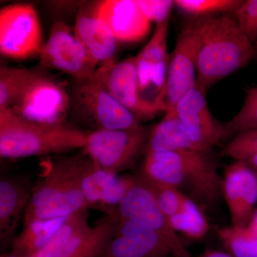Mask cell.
Returning a JSON list of instances; mask_svg holds the SVG:
<instances>
[{"label": "cell", "mask_w": 257, "mask_h": 257, "mask_svg": "<svg viewBox=\"0 0 257 257\" xmlns=\"http://www.w3.org/2000/svg\"><path fill=\"white\" fill-rule=\"evenodd\" d=\"M197 35V84L204 92L230 74L244 68L256 54L234 15L193 20Z\"/></svg>", "instance_id": "1"}, {"label": "cell", "mask_w": 257, "mask_h": 257, "mask_svg": "<svg viewBox=\"0 0 257 257\" xmlns=\"http://www.w3.org/2000/svg\"><path fill=\"white\" fill-rule=\"evenodd\" d=\"M144 178L178 189L202 209L219 204L222 177L209 152L197 150L145 154Z\"/></svg>", "instance_id": "2"}, {"label": "cell", "mask_w": 257, "mask_h": 257, "mask_svg": "<svg viewBox=\"0 0 257 257\" xmlns=\"http://www.w3.org/2000/svg\"><path fill=\"white\" fill-rule=\"evenodd\" d=\"M87 159L82 153L61 159L52 165L47 175L34 187L24 214L25 226L87 211L82 179Z\"/></svg>", "instance_id": "3"}, {"label": "cell", "mask_w": 257, "mask_h": 257, "mask_svg": "<svg viewBox=\"0 0 257 257\" xmlns=\"http://www.w3.org/2000/svg\"><path fill=\"white\" fill-rule=\"evenodd\" d=\"M87 133L69 126H48L0 110V155L20 159L83 149Z\"/></svg>", "instance_id": "4"}, {"label": "cell", "mask_w": 257, "mask_h": 257, "mask_svg": "<svg viewBox=\"0 0 257 257\" xmlns=\"http://www.w3.org/2000/svg\"><path fill=\"white\" fill-rule=\"evenodd\" d=\"M71 96V111L82 124L94 130H126L142 126L141 121L118 101L94 74L77 81Z\"/></svg>", "instance_id": "5"}, {"label": "cell", "mask_w": 257, "mask_h": 257, "mask_svg": "<svg viewBox=\"0 0 257 257\" xmlns=\"http://www.w3.org/2000/svg\"><path fill=\"white\" fill-rule=\"evenodd\" d=\"M7 109L32 122L67 126L71 111L70 94L62 82L39 70L14 104Z\"/></svg>", "instance_id": "6"}, {"label": "cell", "mask_w": 257, "mask_h": 257, "mask_svg": "<svg viewBox=\"0 0 257 257\" xmlns=\"http://www.w3.org/2000/svg\"><path fill=\"white\" fill-rule=\"evenodd\" d=\"M83 153L103 170L117 175L145 152L150 130L142 126L126 130L87 132Z\"/></svg>", "instance_id": "7"}, {"label": "cell", "mask_w": 257, "mask_h": 257, "mask_svg": "<svg viewBox=\"0 0 257 257\" xmlns=\"http://www.w3.org/2000/svg\"><path fill=\"white\" fill-rule=\"evenodd\" d=\"M40 18L35 7L17 3L0 10V52L7 58L26 60L40 55L44 45Z\"/></svg>", "instance_id": "8"}, {"label": "cell", "mask_w": 257, "mask_h": 257, "mask_svg": "<svg viewBox=\"0 0 257 257\" xmlns=\"http://www.w3.org/2000/svg\"><path fill=\"white\" fill-rule=\"evenodd\" d=\"M39 57L42 67L63 72L77 81L94 77L99 68L97 61L79 40L74 28L64 21L54 24Z\"/></svg>", "instance_id": "9"}, {"label": "cell", "mask_w": 257, "mask_h": 257, "mask_svg": "<svg viewBox=\"0 0 257 257\" xmlns=\"http://www.w3.org/2000/svg\"><path fill=\"white\" fill-rule=\"evenodd\" d=\"M119 219L141 223L156 231L170 243L175 257H190L177 233L171 226L168 218L159 207L148 186L140 175L128 191L116 210Z\"/></svg>", "instance_id": "10"}, {"label": "cell", "mask_w": 257, "mask_h": 257, "mask_svg": "<svg viewBox=\"0 0 257 257\" xmlns=\"http://www.w3.org/2000/svg\"><path fill=\"white\" fill-rule=\"evenodd\" d=\"M173 110L198 151L210 152L226 138L224 124L211 114L206 92L197 84L178 101Z\"/></svg>", "instance_id": "11"}, {"label": "cell", "mask_w": 257, "mask_h": 257, "mask_svg": "<svg viewBox=\"0 0 257 257\" xmlns=\"http://www.w3.org/2000/svg\"><path fill=\"white\" fill-rule=\"evenodd\" d=\"M197 40L193 21L182 30L170 55L162 111L169 112L197 85Z\"/></svg>", "instance_id": "12"}, {"label": "cell", "mask_w": 257, "mask_h": 257, "mask_svg": "<svg viewBox=\"0 0 257 257\" xmlns=\"http://www.w3.org/2000/svg\"><path fill=\"white\" fill-rule=\"evenodd\" d=\"M111 94L140 121L153 119L160 106L143 99L135 57L101 65L95 73Z\"/></svg>", "instance_id": "13"}, {"label": "cell", "mask_w": 257, "mask_h": 257, "mask_svg": "<svg viewBox=\"0 0 257 257\" xmlns=\"http://www.w3.org/2000/svg\"><path fill=\"white\" fill-rule=\"evenodd\" d=\"M170 256L175 257L173 248L156 231L138 221L118 217L114 237L99 257Z\"/></svg>", "instance_id": "14"}, {"label": "cell", "mask_w": 257, "mask_h": 257, "mask_svg": "<svg viewBox=\"0 0 257 257\" xmlns=\"http://www.w3.org/2000/svg\"><path fill=\"white\" fill-rule=\"evenodd\" d=\"M221 194L232 226H247L257 203V174L244 164L233 162L224 170Z\"/></svg>", "instance_id": "15"}, {"label": "cell", "mask_w": 257, "mask_h": 257, "mask_svg": "<svg viewBox=\"0 0 257 257\" xmlns=\"http://www.w3.org/2000/svg\"><path fill=\"white\" fill-rule=\"evenodd\" d=\"M135 180V177H121L103 170L88 157L82 179L87 207L96 208L107 215L116 214Z\"/></svg>", "instance_id": "16"}, {"label": "cell", "mask_w": 257, "mask_h": 257, "mask_svg": "<svg viewBox=\"0 0 257 257\" xmlns=\"http://www.w3.org/2000/svg\"><path fill=\"white\" fill-rule=\"evenodd\" d=\"M169 23L170 20L157 25L151 40L135 57L140 91L145 100H146L145 92L151 88L159 99H163L165 96L167 70L170 60V55L167 51Z\"/></svg>", "instance_id": "17"}, {"label": "cell", "mask_w": 257, "mask_h": 257, "mask_svg": "<svg viewBox=\"0 0 257 257\" xmlns=\"http://www.w3.org/2000/svg\"><path fill=\"white\" fill-rule=\"evenodd\" d=\"M99 1L84 2L77 9L74 32L98 63L116 62V41L98 13Z\"/></svg>", "instance_id": "18"}, {"label": "cell", "mask_w": 257, "mask_h": 257, "mask_svg": "<svg viewBox=\"0 0 257 257\" xmlns=\"http://www.w3.org/2000/svg\"><path fill=\"white\" fill-rule=\"evenodd\" d=\"M98 13L117 42L142 41L150 32L151 23L144 14L138 0L99 1Z\"/></svg>", "instance_id": "19"}, {"label": "cell", "mask_w": 257, "mask_h": 257, "mask_svg": "<svg viewBox=\"0 0 257 257\" xmlns=\"http://www.w3.org/2000/svg\"><path fill=\"white\" fill-rule=\"evenodd\" d=\"M32 182L20 176H4L0 180L1 243L13 241L20 217L25 214L34 189Z\"/></svg>", "instance_id": "20"}, {"label": "cell", "mask_w": 257, "mask_h": 257, "mask_svg": "<svg viewBox=\"0 0 257 257\" xmlns=\"http://www.w3.org/2000/svg\"><path fill=\"white\" fill-rule=\"evenodd\" d=\"M117 224V214L106 216L77 235L56 257H99L114 237Z\"/></svg>", "instance_id": "21"}, {"label": "cell", "mask_w": 257, "mask_h": 257, "mask_svg": "<svg viewBox=\"0 0 257 257\" xmlns=\"http://www.w3.org/2000/svg\"><path fill=\"white\" fill-rule=\"evenodd\" d=\"M198 150L191 143L175 111L165 113L163 119L150 130L145 154L150 152Z\"/></svg>", "instance_id": "22"}, {"label": "cell", "mask_w": 257, "mask_h": 257, "mask_svg": "<svg viewBox=\"0 0 257 257\" xmlns=\"http://www.w3.org/2000/svg\"><path fill=\"white\" fill-rule=\"evenodd\" d=\"M66 218L35 221L25 225L12 243V254L18 257H32L36 254L62 226Z\"/></svg>", "instance_id": "23"}, {"label": "cell", "mask_w": 257, "mask_h": 257, "mask_svg": "<svg viewBox=\"0 0 257 257\" xmlns=\"http://www.w3.org/2000/svg\"><path fill=\"white\" fill-rule=\"evenodd\" d=\"M171 226L191 239L199 240L207 235L209 221L202 208L189 197H186L179 212L169 218Z\"/></svg>", "instance_id": "24"}, {"label": "cell", "mask_w": 257, "mask_h": 257, "mask_svg": "<svg viewBox=\"0 0 257 257\" xmlns=\"http://www.w3.org/2000/svg\"><path fill=\"white\" fill-rule=\"evenodd\" d=\"M87 211L67 216L48 242L32 257H56L77 235L89 229Z\"/></svg>", "instance_id": "25"}, {"label": "cell", "mask_w": 257, "mask_h": 257, "mask_svg": "<svg viewBox=\"0 0 257 257\" xmlns=\"http://www.w3.org/2000/svg\"><path fill=\"white\" fill-rule=\"evenodd\" d=\"M38 69L5 67L0 70V110L9 109Z\"/></svg>", "instance_id": "26"}, {"label": "cell", "mask_w": 257, "mask_h": 257, "mask_svg": "<svg viewBox=\"0 0 257 257\" xmlns=\"http://www.w3.org/2000/svg\"><path fill=\"white\" fill-rule=\"evenodd\" d=\"M218 236L228 253L234 257H257V234L248 226L221 228Z\"/></svg>", "instance_id": "27"}, {"label": "cell", "mask_w": 257, "mask_h": 257, "mask_svg": "<svg viewBox=\"0 0 257 257\" xmlns=\"http://www.w3.org/2000/svg\"><path fill=\"white\" fill-rule=\"evenodd\" d=\"M222 155L244 164L257 174V130L236 134L224 147Z\"/></svg>", "instance_id": "28"}, {"label": "cell", "mask_w": 257, "mask_h": 257, "mask_svg": "<svg viewBox=\"0 0 257 257\" xmlns=\"http://www.w3.org/2000/svg\"><path fill=\"white\" fill-rule=\"evenodd\" d=\"M240 0H176L179 10L197 18L215 16L216 14H233L242 5Z\"/></svg>", "instance_id": "29"}, {"label": "cell", "mask_w": 257, "mask_h": 257, "mask_svg": "<svg viewBox=\"0 0 257 257\" xmlns=\"http://www.w3.org/2000/svg\"><path fill=\"white\" fill-rule=\"evenodd\" d=\"M226 138L250 130H257V86L246 91L241 109L228 122L224 124Z\"/></svg>", "instance_id": "30"}, {"label": "cell", "mask_w": 257, "mask_h": 257, "mask_svg": "<svg viewBox=\"0 0 257 257\" xmlns=\"http://www.w3.org/2000/svg\"><path fill=\"white\" fill-rule=\"evenodd\" d=\"M140 176L151 190L159 207L168 219L181 211L187 197L185 194L170 186L152 182Z\"/></svg>", "instance_id": "31"}, {"label": "cell", "mask_w": 257, "mask_h": 257, "mask_svg": "<svg viewBox=\"0 0 257 257\" xmlns=\"http://www.w3.org/2000/svg\"><path fill=\"white\" fill-rule=\"evenodd\" d=\"M239 28L251 43L257 42V0L243 1L234 13Z\"/></svg>", "instance_id": "32"}, {"label": "cell", "mask_w": 257, "mask_h": 257, "mask_svg": "<svg viewBox=\"0 0 257 257\" xmlns=\"http://www.w3.org/2000/svg\"><path fill=\"white\" fill-rule=\"evenodd\" d=\"M139 5L150 23L157 25L170 20L175 3L171 0H138Z\"/></svg>", "instance_id": "33"}, {"label": "cell", "mask_w": 257, "mask_h": 257, "mask_svg": "<svg viewBox=\"0 0 257 257\" xmlns=\"http://www.w3.org/2000/svg\"><path fill=\"white\" fill-rule=\"evenodd\" d=\"M199 257H234L229 253L216 249H207L201 253Z\"/></svg>", "instance_id": "34"}, {"label": "cell", "mask_w": 257, "mask_h": 257, "mask_svg": "<svg viewBox=\"0 0 257 257\" xmlns=\"http://www.w3.org/2000/svg\"><path fill=\"white\" fill-rule=\"evenodd\" d=\"M247 226L253 232L257 234V209L253 213L252 217H251Z\"/></svg>", "instance_id": "35"}, {"label": "cell", "mask_w": 257, "mask_h": 257, "mask_svg": "<svg viewBox=\"0 0 257 257\" xmlns=\"http://www.w3.org/2000/svg\"><path fill=\"white\" fill-rule=\"evenodd\" d=\"M1 257H18V256H15V255L12 254V253H9V254L3 255V256H2Z\"/></svg>", "instance_id": "36"}, {"label": "cell", "mask_w": 257, "mask_h": 257, "mask_svg": "<svg viewBox=\"0 0 257 257\" xmlns=\"http://www.w3.org/2000/svg\"><path fill=\"white\" fill-rule=\"evenodd\" d=\"M169 257H175V256H169Z\"/></svg>", "instance_id": "37"}, {"label": "cell", "mask_w": 257, "mask_h": 257, "mask_svg": "<svg viewBox=\"0 0 257 257\" xmlns=\"http://www.w3.org/2000/svg\"><path fill=\"white\" fill-rule=\"evenodd\" d=\"M256 45H257V42H256Z\"/></svg>", "instance_id": "38"}]
</instances>
